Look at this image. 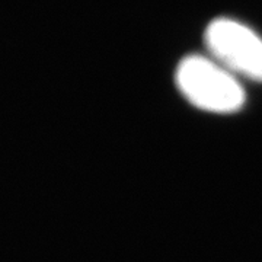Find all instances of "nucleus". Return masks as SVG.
Returning a JSON list of instances; mask_svg holds the SVG:
<instances>
[{
  "label": "nucleus",
  "mask_w": 262,
  "mask_h": 262,
  "mask_svg": "<svg viewBox=\"0 0 262 262\" xmlns=\"http://www.w3.org/2000/svg\"><path fill=\"white\" fill-rule=\"evenodd\" d=\"M206 53L241 80L262 83V37L234 18L213 19L204 31Z\"/></svg>",
  "instance_id": "f03ea898"
},
{
  "label": "nucleus",
  "mask_w": 262,
  "mask_h": 262,
  "mask_svg": "<svg viewBox=\"0 0 262 262\" xmlns=\"http://www.w3.org/2000/svg\"><path fill=\"white\" fill-rule=\"evenodd\" d=\"M175 84L182 98L203 113L232 115L246 103L242 80L208 54H188L179 60Z\"/></svg>",
  "instance_id": "f257e3e1"
}]
</instances>
